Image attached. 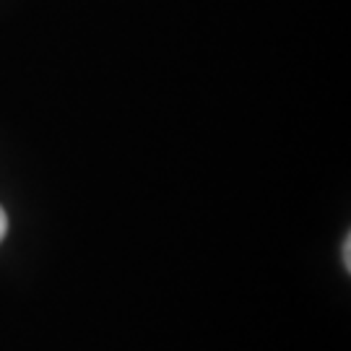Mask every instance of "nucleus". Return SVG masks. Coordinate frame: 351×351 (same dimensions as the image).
Masks as SVG:
<instances>
[{"mask_svg": "<svg viewBox=\"0 0 351 351\" xmlns=\"http://www.w3.org/2000/svg\"><path fill=\"white\" fill-rule=\"evenodd\" d=\"M5 232H8V216H5L3 206H0V242H3V237H5Z\"/></svg>", "mask_w": 351, "mask_h": 351, "instance_id": "obj_1", "label": "nucleus"}]
</instances>
